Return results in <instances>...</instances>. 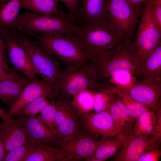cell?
<instances>
[{"label": "cell", "instance_id": "cell-20", "mask_svg": "<svg viewBox=\"0 0 161 161\" xmlns=\"http://www.w3.org/2000/svg\"><path fill=\"white\" fill-rule=\"evenodd\" d=\"M22 0H0V36L11 34L16 30Z\"/></svg>", "mask_w": 161, "mask_h": 161}, {"label": "cell", "instance_id": "cell-25", "mask_svg": "<svg viewBox=\"0 0 161 161\" xmlns=\"http://www.w3.org/2000/svg\"><path fill=\"white\" fill-rule=\"evenodd\" d=\"M59 0H22L21 8L45 15L58 14L60 8Z\"/></svg>", "mask_w": 161, "mask_h": 161}, {"label": "cell", "instance_id": "cell-22", "mask_svg": "<svg viewBox=\"0 0 161 161\" xmlns=\"http://www.w3.org/2000/svg\"><path fill=\"white\" fill-rule=\"evenodd\" d=\"M123 143V137L117 134L114 137L102 136L93 155L86 161H104L119 151Z\"/></svg>", "mask_w": 161, "mask_h": 161}, {"label": "cell", "instance_id": "cell-24", "mask_svg": "<svg viewBox=\"0 0 161 161\" xmlns=\"http://www.w3.org/2000/svg\"><path fill=\"white\" fill-rule=\"evenodd\" d=\"M157 129L155 114L150 109L136 119L130 131L137 136L147 137L154 136Z\"/></svg>", "mask_w": 161, "mask_h": 161}, {"label": "cell", "instance_id": "cell-23", "mask_svg": "<svg viewBox=\"0 0 161 161\" xmlns=\"http://www.w3.org/2000/svg\"><path fill=\"white\" fill-rule=\"evenodd\" d=\"M161 78V41L148 55L141 65L137 77Z\"/></svg>", "mask_w": 161, "mask_h": 161}, {"label": "cell", "instance_id": "cell-30", "mask_svg": "<svg viewBox=\"0 0 161 161\" xmlns=\"http://www.w3.org/2000/svg\"><path fill=\"white\" fill-rule=\"evenodd\" d=\"M55 100H50L41 111L40 116L38 117L47 127L59 136L55 123Z\"/></svg>", "mask_w": 161, "mask_h": 161}, {"label": "cell", "instance_id": "cell-2", "mask_svg": "<svg viewBox=\"0 0 161 161\" xmlns=\"http://www.w3.org/2000/svg\"><path fill=\"white\" fill-rule=\"evenodd\" d=\"M75 35L92 61L101 58L127 39L108 23L78 26Z\"/></svg>", "mask_w": 161, "mask_h": 161}, {"label": "cell", "instance_id": "cell-4", "mask_svg": "<svg viewBox=\"0 0 161 161\" xmlns=\"http://www.w3.org/2000/svg\"><path fill=\"white\" fill-rule=\"evenodd\" d=\"M106 83L100 80L91 63L81 67L66 65L56 83L58 97L71 99L76 94L91 89L97 92Z\"/></svg>", "mask_w": 161, "mask_h": 161}, {"label": "cell", "instance_id": "cell-35", "mask_svg": "<svg viewBox=\"0 0 161 161\" xmlns=\"http://www.w3.org/2000/svg\"><path fill=\"white\" fill-rule=\"evenodd\" d=\"M114 100L110 105L108 109L117 126L118 133L117 134H120L122 131V124L119 109Z\"/></svg>", "mask_w": 161, "mask_h": 161}, {"label": "cell", "instance_id": "cell-40", "mask_svg": "<svg viewBox=\"0 0 161 161\" xmlns=\"http://www.w3.org/2000/svg\"><path fill=\"white\" fill-rule=\"evenodd\" d=\"M10 71H7L3 68L0 67V81L9 75Z\"/></svg>", "mask_w": 161, "mask_h": 161}, {"label": "cell", "instance_id": "cell-10", "mask_svg": "<svg viewBox=\"0 0 161 161\" xmlns=\"http://www.w3.org/2000/svg\"><path fill=\"white\" fill-rule=\"evenodd\" d=\"M116 93L125 95L150 109L161 103V78L147 77L126 86H115Z\"/></svg>", "mask_w": 161, "mask_h": 161}, {"label": "cell", "instance_id": "cell-26", "mask_svg": "<svg viewBox=\"0 0 161 161\" xmlns=\"http://www.w3.org/2000/svg\"><path fill=\"white\" fill-rule=\"evenodd\" d=\"M96 92L93 90L87 89L73 96L71 99L72 103L80 114L83 115L93 110Z\"/></svg>", "mask_w": 161, "mask_h": 161}, {"label": "cell", "instance_id": "cell-38", "mask_svg": "<svg viewBox=\"0 0 161 161\" xmlns=\"http://www.w3.org/2000/svg\"><path fill=\"white\" fill-rule=\"evenodd\" d=\"M0 38V67L7 71H9L11 69L9 68L7 63L5 53L6 47L4 38L1 36Z\"/></svg>", "mask_w": 161, "mask_h": 161}, {"label": "cell", "instance_id": "cell-3", "mask_svg": "<svg viewBox=\"0 0 161 161\" xmlns=\"http://www.w3.org/2000/svg\"><path fill=\"white\" fill-rule=\"evenodd\" d=\"M100 80L106 81L121 71H127L137 77L141 66L135 41L127 39L101 58L91 60Z\"/></svg>", "mask_w": 161, "mask_h": 161}, {"label": "cell", "instance_id": "cell-43", "mask_svg": "<svg viewBox=\"0 0 161 161\" xmlns=\"http://www.w3.org/2000/svg\"><path fill=\"white\" fill-rule=\"evenodd\" d=\"M1 125H0V130L1 129Z\"/></svg>", "mask_w": 161, "mask_h": 161}, {"label": "cell", "instance_id": "cell-15", "mask_svg": "<svg viewBox=\"0 0 161 161\" xmlns=\"http://www.w3.org/2000/svg\"><path fill=\"white\" fill-rule=\"evenodd\" d=\"M109 0H82L75 18L80 26L104 24L109 22Z\"/></svg>", "mask_w": 161, "mask_h": 161}, {"label": "cell", "instance_id": "cell-19", "mask_svg": "<svg viewBox=\"0 0 161 161\" xmlns=\"http://www.w3.org/2000/svg\"><path fill=\"white\" fill-rule=\"evenodd\" d=\"M0 137L4 143L6 154L24 143L28 138L27 131L17 119H2Z\"/></svg>", "mask_w": 161, "mask_h": 161}, {"label": "cell", "instance_id": "cell-42", "mask_svg": "<svg viewBox=\"0 0 161 161\" xmlns=\"http://www.w3.org/2000/svg\"><path fill=\"white\" fill-rule=\"evenodd\" d=\"M7 113L4 110L0 107V117L2 119L5 118L7 116ZM1 122H0V125H1Z\"/></svg>", "mask_w": 161, "mask_h": 161}, {"label": "cell", "instance_id": "cell-6", "mask_svg": "<svg viewBox=\"0 0 161 161\" xmlns=\"http://www.w3.org/2000/svg\"><path fill=\"white\" fill-rule=\"evenodd\" d=\"M35 38L51 54L57 57L66 65L81 67L90 59L85 53L75 34L47 37L35 34L27 35Z\"/></svg>", "mask_w": 161, "mask_h": 161}, {"label": "cell", "instance_id": "cell-12", "mask_svg": "<svg viewBox=\"0 0 161 161\" xmlns=\"http://www.w3.org/2000/svg\"><path fill=\"white\" fill-rule=\"evenodd\" d=\"M123 137V144L112 160L137 161L146 152L160 145L152 137L137 136L129 131Z\"/></svg>", "mask_w": 161, "mask_h": 161}, {"label": "cell", "instance_id": "cell-16", "mask_svg": "<svg viewBox=\"0 0 161 161\" xmlns=\"http://www.w3.org/2000/svg\"><path fill=\"white\" fill-rule=\"evenodd\" d=\"M4 39L10 61L15 69L31 79L39 74L24 50L12 35L7 34L4 36Z\"/></svg>", "mask_w": 161, "mask_h": 161}, {"label": "cell", "instance_id": "cell-29", "mask_svg": "<svg viewBox=\"0 0 161 161\" xmlns=\"http://www.w3.org/2000/svg\"><path fill=\"white\" fill-rule=\"evenodd\" d=\"M36 145L27 138L23 144L7 153L3 161H24Z\"/></svg>", "mask_w": 161, "mask_h": 161}, {"label": "cell", "instance_id": "cell-41", "mask_svg": "<svg viewBox=\"0 0 161 161\" xmlns=\"http://www.w3.org/2000/svg\"><path fill=\"white\" fill-rule=\"evenodd\" d=\"M132 4L140 7L144 5L147 0H127Z\"/></svg>", "mask_w": 161, "mask_h": 161}, {"label": "cell", "instance_id": "cell-17", "mask_svg": "<svg viewBox=\"0 0 161 161\" xmlns=\"http://www.w3.org/2000/svg\"><path fill=\"white\" fill-rule=\"evenodd\" d=\"M32 79L11 69L9 75L0 81V100L6 108L16 101L23 87Z\"/></svg>", "mask_w": 161, "mask_h": 161}, {"label": "cell", "instance_id": "cell-13", "mask_svg": "<svg viewBox=\"0 0 161 161\" xmlns=\"http://www.w3.org/2000/svg\"><path fill=\"white\" fill-rule=\"evenodd\" d=\"M25 128L28 139L37 145L58 147L62 139L47 127L38 116L16 118Z\"/></svg>", "mask_w": 161, "mask_h": 161}, {"label": "cell", "instance_id": "cell-1", "mask_svg": "<svg viewBox=\"0 0 161 161\" xmlns=\"http://www.w3.org/2000/svg\"><path fill=\"white\" fill-rule=\"evenodd\" d=\"M57 14L45 15L35 12L20 15L17 30L26 35L35 34L47 37L75 34L78 27L75 19L66 13L61 7Z\"/></svg>", "mask_w": 161, "mask_h": 161}, {"label": "cell", "instance_id": "cell-8", "mask_svg": "<svg viewBox=\"0 0 161 161\" xmlns=\"http://www.w3.org/2000/svg\"><path fill=\"white\" fill-rule=\"evenodd\" d=\"M141 7L127 0H109L108 23L126 39L131 38L135 33Z\"/></svg>", "mask_w": 161, "mask_h": 161}, {"label": "cell", "instance_id": "cell-11", "mask_svg": "<svg viewBox=\"0 0 161 161\" xmlns=\"http://www.w3.org/2000/svg\"><path fill=\"white\" fill-rule=\"evenodd\" d=\"M42 97L55 100L58 96L55 86L43 78H34L22 88L20 95L10 108L6 117H11L24 106Z\"/></svg>", "mask_w": 161, "mask_h": 161}, {"label": "cell", "instance_id": "cell-28", "mask_svg": "<svg viewBox=\"0 0 161 161\" xmlns=\"http://www.w3.org/2000/svg\"><path fill=\"white\" fill-rule=\"evenodd\" d=\"M50 100L45 97H42L27 104L12 116L16 119L36 115L40 113Z\"/></svg>", "mask_w": 161, "mask_h": 161}, {"label": "cell", "instance_id": "cell-44", "mask_svg": "<svg viewBox=\"0 0 161 161\" xmlns=\"http://www.w3.org/2000/svg\"></svg>", "mask_w": 161, "mask_h": 161}, {"label": "cell", "instance_id": "cell-34", "mask_svg": "<svg viewBox=\"0 0 161 161\" xmlns=\"http://www.w3.org/2000/svg\"><path fill=\"white\" fill-rule=\"evenodd\" d=\"M161 155L160 145L142 154L137 161H158Z\"/></svg>", "mask_w": 161, "mask_h": 161}, {"label": "cell", "instance_id": "cell-36", "mask_svg": "<svg viewBox=\"0 0 161 161\" xmlns=\"http://www.w3.org/2000/svg\"><path fill=\"white\" fill-rule=\"evenodd\" d=\"M80 0H59L67 8L68 13L75 18L77 15L80 5Z\"/></svg>", "mask_w": 161, "mask_h": 161}, {"label": "cell", "instance_id": "cell-9", "mask_svg": "<svg viewBox=\"0 0 161 161\" xmlns=\"http://www.w3.org/2000/svg\"><path fill=\"white\" fill-rule=\"evenodd\" d=\"M140 16L135 43L141 65L161 41V28L157 23L148 0L145 3Z\"/></svg>", "mask_w": 161, "mask_h": 161}, {"label": "cell", "instance_id": "cell-32", "mask_svg": "<svg viewBox=\"0 0 161 161\" xmlns=\"http://www.w3.org/2000/svg\"><path fill=\"white\" fill-rule=\"evenodd\" d=\"M116 95L114 101L119 108L122 124V131L119 134L124 135L131 130L136 119L133 118L130 116L120 96L117 93Z\"/></svg>", "mask_w": 161, "mask_h": 161}, {"label": "cell", "instance_id": "cell-33", "mask_svg": "<svg viewBox=\"0 0 161 161\" xmlns=\"http://www.w3.org/2000/svg\"><path fill=\"white\" fill-rule=\"evenodd\" d=\"M132 74L127 71L119 72L111 77L110 82L117 85L126 86L132 83Z\"/></svg>", "mask_w": 161, "mask_h": 161}, {"label": "cell", "instance_id": "cell-21", "mask_svg": "<svg viewBox=\"0 0 161 161\" xmlns=\"http://www.w3.org/2000/svg\"><path fill=\"white\" fill-rule=\"evenodd\" d=\"M63 149L51 146L36 145L24 161H80Z\"/></svg>", "mask_w": 161, "mask_h": 161}, {"label": "cell", "instance_id": "cell-18", "mask_svg": "<svg viewBox=\"0 0 161 161\" xmlns=\"http://www.w3.org/2000/svg\"><path fill=\"white\" fill-rule=\"evenodd\" d=\"M86 129L103 137H114L118 134L117 126L107 109L83 115Z\"/></svg>", "mask_w": 161, "mask_h": 161}, {"label": "cell", "instance_id": "cell-37", "mask_svg": "<svg viewBox=\"0 0 161 161\" xmlns=\"http://www.w3.org/2000/svg\"><path fill=\"white\" fill-rule=\"evenodd\" d=\"M157 23L161 28V0H148Z\"/></svg>", "mask_w": 161, "mask_h": 161}, {"label": "cell", "instance_id": "cell-5", "mask_svg": "<svg viewBox=\"0 0 161 161\" xmlns=\"http://www.w3.org/2000/svg\"><path fill=\"white\" fill-rule=\"evenodd\" d=\"M11 35L24 50L39 74L55 86L62 71L60 63L38 40L32 41L18 30Z\"/></svg>", "mask_w": 161, "mask_h": 161}, {"label": "cell", "instance_id": "cell-39", "mask_svg": "<svg viewBox=\"0 0 161 161\" xmlns=\"http://www.w3.org/2000/svg\"><path fill=\"white\" fill-rule=\"evenodd\" d=\"M6 154L4 143L0 137V161L4 160Z\"/></svg>", "mask_w": 161, "mask_h": 161}, {"label": "cell", "instance_id": "cell-31", "mask_svg": "<svg viewBox=\"0 0 161 161\" xmlns=\"http://www.w3.org/2000/svg\"><path fill=\"white\" fill-rule=\"evenodd\" d=\"M117 94L120 97L129 114L133 118L137 119L150 109L144 104L133 100L125 95Z\"/></svg>", "mask_w": 161, "mask_h": 161}, {"label": "cell", "instance_id": "cell-27", "mask_svg": "<svg viewBox=\"0 0 161 161\" xmlns=\"http://www.w3.org/2000/svg\"><path fill=\"white\" fill-rule=\"evenodd\" d=\"M116 94L115 86L107 83L96 92L93 108L95 112L107 109L114 100Z\"/></svg>", "mask_w": 161, "mask_h": 161}, {"label": "cell", "instance_id": "cell-14", "mask_svg": "<svg viewBox=\"0 0 161 161\" xmlns=\"http://www.w3.org/2000/svg\"><path fill=\"white\" fill-rule=\"evenodd\" d=\"M102 137L86 129L73 141L61 140L58 147L81 160L86 161L94 154Z\"/></svg>", "mask_w": 161, "mask_h": 161}, {"label": "cell", "instance_id": "cell-7", "mask_svg": "<svg viewBox=\"0 0 161 161\" xmlns=\"http://www.w3.org/2000/svg\"><path fill=\"white\" fill-rule=\"evenodd\" d=\"M55 101V121L59 136L63 141H73L86 130L83 115L73 106L71 99L58 97Z\"/></svg>", "mask_w": 161, "mask_h": 161}]
</instances>
